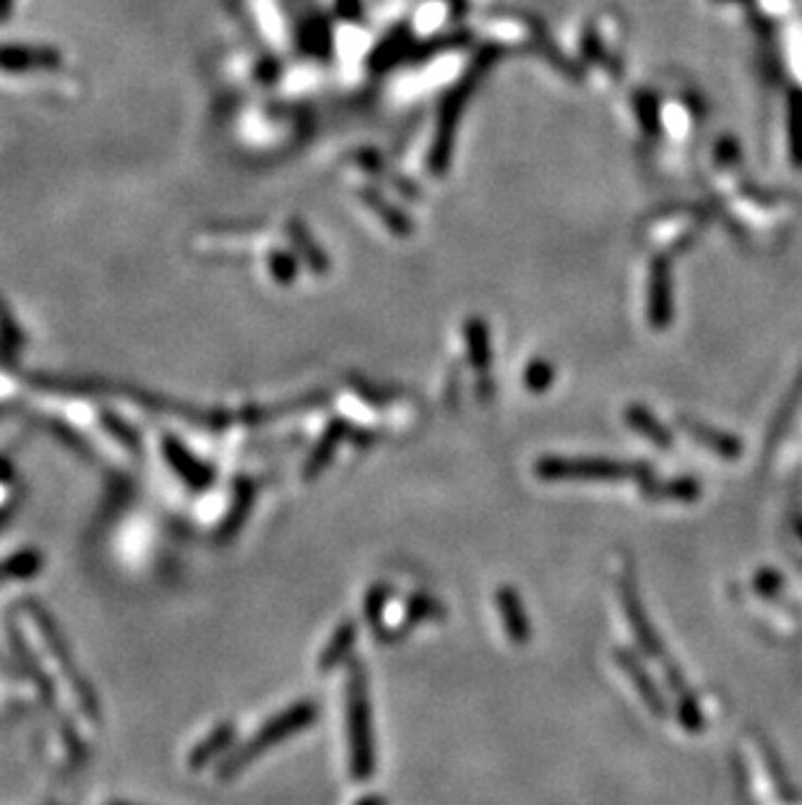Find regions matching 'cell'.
I'll return each instance as SVG.
<instances>
[{
	"label": "cell",
	"mask_w": 802,
	"mask_h": 805,
	"mask_svg": "<svg viewBox=\"0 0 802 805\" xmlns=\"http://www.w3.org/2000/svg\"><path fill=\"white\" fill-rule=\"evenodd\" d=\"M347 738H349V771L355 779H368L375 769L373 717H370L368 683L360 662L349 665L347 683Z\"/></svg>",
	"instance_id": "obj_1"
},
{
	"label": "cell",
	"mask_w": 802,
	"mask_h": 805,
	"mask_svg": "<svg viewBox=\"0 0 802 805\" xmlns=\"http://www.w3.org/2000/svg\"><path fill=\"white\" fill-rule=\"evenodd\" d=\"M316 717H318V706L313 704V701H300V704L290 706L287 712L271 717L269 723L260 727L256 736L247 740L243 749H238L230 758H227L225 766L219 769V777L227 779V777L238 775V771H243L247 764H253L258 756H264L271 745L282 743L284 738L295 736V732L310 727L313 723H316Z\"/></svg>",
	"instance_id": "obj_2"
},
{
	"label": "cell",
	"mask_w": 802,
	"mask_h": 805,
	"mask_svg": "<svg viewBox=\"0 0 802 805\" xmlns=\"http://www.w3.org/2000/svg\"><path fill=\"white\" fill-rule=\"evenodd\" d=\"M539 480H582V483H618V480H641L647 483L654 472L641 462H615V459H563L545 457L534 464Z\"/></svg>",
	"instance_id": "obj_3"
},
{
	"label": "cell",
	"mask_w": 802,
	"mask_h": 805,
	"mask_svg": "<svg viewBox=\"0 0 802 805\" xmlns=\"http://www.w3.org/2000/svg\"><path fill=\"white\" fill-rule=\"evenodd\" d=\"M621 597H623L625 615H628V623H631V628H634L638 644L644 647V652H647L649 657H664V647H662L660 636H657L654 628L649 626L647 613H644L641 600H638L636 584L631 582L628 576H623L621 579Z\"/></svg>",
	"instance_id": "obj_4"
},
{
	"label": "cell",
	"mask_w": 802,
	"mask_h": 805,
	"mask_svg": "<svg viewBox=\"0 0 802 805\" xmlns=\"http://www.w3.org/2000/svg\"><path fill=\"white\" fill-rule=\"evenodd\" d=\"M495 605H498L500 621H504L506 634L511 636L513 644H526L532 639V623L526 618V610L521 605L519 595L513 589H498L495 595Z\"/></svg>",
	"instance_id": "obj_5"
},
{
	"label": "cell",
	"mask_w": 802,
	"mask_h": 805,
	"mask_svg": "<svg viewBox=\"0 0 802 805\" xmlns=\"http://www.w3.org/2000/svg\"><path fill=\"white\" fill-rule=\"evenodd\" d=\"M165 453L169 464L180 472V477L186 480L188 485H193V488H206V485L212 483V470H208L206 464H201L195 457H191V451H188L180 440L165 438Z\"/></svg>",
	"instance_id": "obj_6"
},
{
	"label": "cell",
	"mask_w": 802,
	"mask_h": 805,
	"mask_svg": "<svg viewBox=\"0 0 802 805\" xmlns=\"http://www.w3.org/2000/svg\"><path fill=\"white\" fill-rule=\"evenodd\" d=\"M615 660H618V665H621V670H623L625 675H628V678L634 680V683H636V691L641 693L644 704H647L649 710L654 712V714H660V717H664V712H667V706H664L662 693L657 691V686H654V683H651V678L647 675V670H644V667L638 665V660H636V657H631V654H628V652H623V649H618V652H615Z\"/></svg>",
	"instance_id": "obj_7"
},
{
	"label": "cell",
	"mask_w": 802,
	"mask_h": 805,
	"mask_svg": "<svg viewBox=\"0 0 802 805\" xmlns=\"http://www.w3.org/2000/svg\"><path fill=\"white\" fill-rule=\"evenodd\" d=\"M347 431H349L347 423H334V425L329 427V431L323 433L321 444H318L316 449H313L310 459H308V462H305V470H303L305 472V480H313V477L318 475V472L323 470L326 464L331 462V457H334V449H336L339 440L352 438V433H347Z\"/></svg>",
	"instance_id": "obj_8"
},
{
	"label": "cell",
	"mask_w": 802,
	"mask_h": 805,
	"mask_svg": "<svg viewBox=\"0 0 802 805\" xmlns=\"http://www.w3.org/2000/svg\"><path fill=\"white\" fill-rule=\"evenodd\" d=\"M625 423L636 427L644 438L651 440L654 446H660V449H670V446H673V433H667V427H664L654 414L644 410V407H628Z\"/></svg>",
	"instance_id": "obj_9"
},
{
	"label": "cell",
	"mask_w": 802,
	"mask_h": 805,
	"mask_svg": "<svg viewBox=\"0 0 802 805\" xmlns=\"http://www.w3.org/2000/svg\"><path fill=\"white\" fill-rule=\"evenodd\" d=\"M253 490H256V488H253L251 480H240L238 490H234V496H238V498H234V506H232L230 514H227V519L221 522V527H219V540H230L234 532L243 527L247 509H251V503H253Z\"/></svg>",
	"instance_id": "obj_10"
},
{
	"label": "cell",
	"mask_w": 802,
	"mask_h": 805,
	"mask_svg": "<svg viewBox=\"0 0 802 805\" xmlns=\"http://www.w3.org/2000/svg\"><path fill=\"white\" fill-rule=\"evenodd\" d=\"M641 490L647 498L654 501H680V498H693V493H699V485L693 480H667L660 483L657 477H649L647 483H641Z\"/></svg>",
	"instance_id": "obj_11"
},
{
	"label": "cell",
	"mask_w": 802,
	"mask_h": 805,
	"mask_svg": "<svg viewBox=\"0 0 802 805\" xmlns=\"http://www.w3.org/2000/svg\"><path fill=\"white\" fill-rule=\"evenodd\" d=\"M352 641H355V623L347 621L336 628L334 636H331L329 647H326L321 652V657H318V667H321L323 673L331 670V667H336L339 662L347 657Z\"/></svg>",
	"instance_id": "obj_12"
},
{
	"label": "cell",
	"mask_w": 802,
	"mask_h": 805,
	"mask_svg": "<svg viewBox=\"0 0 802 805\" xmlns=\"http://www.w3.org/2000/svg\"><path fill=\"white\" fill-rule=\"evenodd\" d=\"M232 736H234L232 725H225V727H219V730H214L212 736H208L204 743H201L199 749L193 751V756H191L193 769H201V766L214 762V758H217V753L225 751L227 745L232 743Z\"/></svg>",
	"instance_id": "obj_13"
},
{
	"label": "cell",
	"mask_w": 802,
	"mask_h": 805,
	"mask_svg": "<svg viewBox=\"0 0 802 805\" xmlns=\"http://www.w3.org/2000/svg\"><path fill=\"white\" fill-rule=\"evenodd\" d=\"M446 613L443 610V605L435 597L430 595H415L412 600H409L407 605V618L409 623H420V621H428V618H441V615Z\"/></svg>",
	"instance_id": "obj_14"
},
{
	"label": "cell",
	"mask_w": 802,
	"mask_h": 805,
	"mask_svg": "<svg viewBox=\"0 0 802 805\" xmlns=\"http://www.w3.org/2000/svg\"><path fill=\"white\" fill-rule=\"evenodd\" d=\"M37 568H39V555L37 553H22V555L11 558L9 563H3V566H0V576H18V579H24V576L35 574Z\"/></svg>",
	"instance_id": "obj_15"
},
{
	"label": "cell",
	"mask_w": 802,
	"mask_h": 805,
	"mask_svg": "<svg viewBox=\"0 0 802 805\" xmlns=\"http://www.w3.org/2000/svg\"><path fill=\"white\" fill-rule=\"evenodd\" d=\"M389 595H391L389 584H375V587L368 592V600H365V615H368L370 626H378V621H381V610L383 605H386Z\"/></svg>",
	"instance_id": "obj_16"
},
{
	"label": "cell",
	"mask_w": 802,
	"mask_h": 805,
	"mask_svg": "<svg viewBox=\"0 0 802 805\" xmlns=\"http://www.w3.org/2000/svg\"><path fill=\"white\" fill-rule=\"evenodd\" d=\"M117 805H120V803H117Z\"/></svg>",
	"instance_id": "obj_17"
}]
</instances>
